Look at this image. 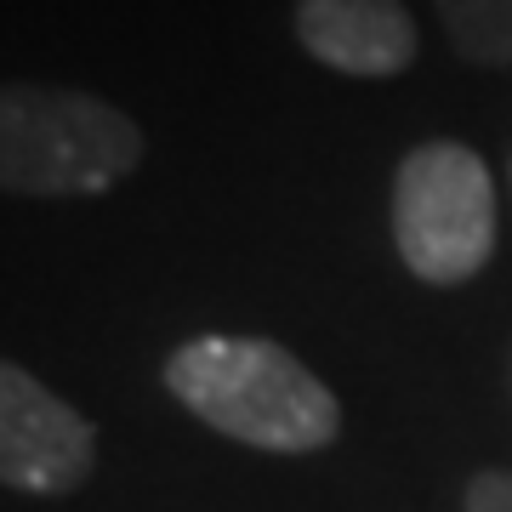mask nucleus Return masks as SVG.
<instances>
[{"label": "nucleus", "mask_w": 512, "mask_h": 512, "mask_svg": "<svg viewBox=\"0 0 512 512\" xmlns=\"http://www.w3.org/2000/svg\"><path fill=\"white\" fill-rule=\"evenodd\" d=\"M160 382L194 421L262 456H313L342 439V399L268 336H188L165 353Z\"/></svg>", "instance_id": "obj_1"}, {"label": "nucleus", "mask_w": 512, "mask_h": 512, "mask_svg": "<svg viewBox=\"0 0 512 512\" xmlns=\"http://www.w3.org/2000/svg\"><path fill=\"white\" fill-rule=\"evenodd\" d=\"M143 154V126L109 97L52 80H0V194H109L143 165Z\"/></svg>", "instance_id": "obj_2"}, {"label": "nucleus", "mask_w": 512, "mask_h": 512, "mask_svg": "<svg viewBox=\"0 0 512 512\" xmlns=\"http://www.w3.org/2000/svg\"><path fill=\"white\" fill-rule=\"evenodd\" d=\"M393 245L421 285H467L495 256V177L456 137L416 143L393 171Z\"/></svg>", "instance_id": "obj_3"}, {"label": "nucleus", "mask_w": 512, "mask_h": 512, "mask_svg": "<svg viewBox=\"0 0 512 512\" xmlns=\"http://www.w3.org/2000/svg\"><path fill=\"white\" fill-rule=\"evenodd\" d=\"M97 467V427L35 370L0 359V484L18 495H74Z\"/></svg>", "instance_id": "obj_4"}, {"label": "nucleus", "mask_w": 512, "mask_h": 512, "mask_svg": "<svg viewBox=\"0 0 512 512\" xmlns=\"http://www.w3.org/2000/svg\"><path fill=\"white\" fill-rule=\"evenodd\" d=\"M291 29L313 63L348 80H393L421 52L404 0H296Z\"/></svg>", "instance_id": "obj_5"}, {"label": "nucleus", "mask_w": 512, "mask_h": 512, "mask_svg": "<svg viewBox=\"0 0 512 512\" xmlns=\"http://www.w3.org/2000/svg\"><path fill=\"white\" fill-rule=\"evenodd\" d=\"M433 12L461 63L512 69V0H433Z\"/></svg>", "instance_id": "obj_6"}, {"label": "nucleus", "mask_w": 512, "mask_h": 512, "mask_svg": "<svg viewBox=\"0 0 512 512\" xmlns=\"http://www.w3.org/2000/svg\"><path fill=\"white\" fill-rule=\"evenodd\" d=\"M461 512H512V473L507 467H484V473L467 478Z\"/></svg>", "instance_id": "obj_7"}]
</instances>
